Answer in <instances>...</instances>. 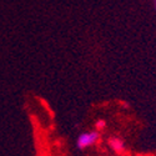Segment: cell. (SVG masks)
Masks as SVG:
<instances>
[{
    "instance_id": "cell-4",
    "label": "cell",
    "mask_w": 156,
    "mask_h": 156,
    "mask_svg": "<svg viewBox=\"0 0 156 156\" xmlns=\"http://www.w3.org/2000/svg\"><path fill=\"white\" fill-rule=\"evenodd\" d=\"M155 6H156V0H155Z\"/></svg>"
},
{
    "instance_id": "cell-3",
    "label": "cell",
    "mask_w": 156,
    "mask_h": 156,
    "mask_svg": "<svg viewBox=\"0 0 156 156\" xmlns=\"http://www.w3.org/2000/svg\"><path fill=\"white\" fill-rule=\"evenodd\" d=\"M104 127H105V121L104 120H98L96 121V129L100 130V129H104Z\"/></svg>"
},
{
    "instance_id": "cell-1",
    "label": "cell",
    "mask_w": 156,
    "mask_h": 156,
    "mask_svg": "<svg viewBox=\"0 0 156 156\" xmlns=\"http://www.w3.org/2000/svg\"><path fill=\"white\" fill-rule=\"evenodd\" d=\"M100 135L98 131H91V133H83L76 140V146L77 149L84 150L89 146H93L94 144H96L99 140Z\"/></svg>"
},
{
    "instance_id": "cell-2",
    "label": "cell",
    "mask_w": 156,
    "mask_h": 156,
    "mask_svg": "<svg viewBox=\"0 0 156 156\" xmlns=\"http://www.w3.org/2000/svg\"><path fill=\"white\" fill-rule=\"evenodd\" d=\"M109 144H110V146L112 147V150L116 151V152H122L124 149H125L124 141H122L121 139H119V137H112V139L109 141Z\"/></svg>"
}]
</instances>
